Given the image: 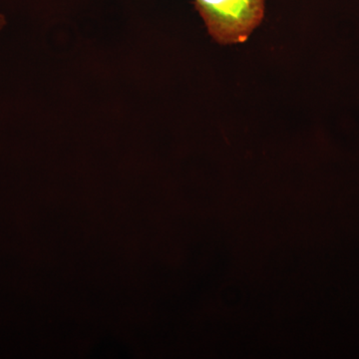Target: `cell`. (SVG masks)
<instances>
[{
	"label": "cell",
	"instance_id": "cell-1",
	"mask_svg": "<svg viewBox=\"0 0 359 359\" xmlns=\"http://www.w3.org/2000/svg\"><path fill=\"white\" fill-rule=\"evenodd\" d=\"M266 0H194L208 33L217 43H245L262 25Z\"/></svg>",
	"mask_w": 359,
	"mask_h": 359
},
{
	"label": "cell",
	"instance_id": "cell-2",
	"mask_svg": "<svg viewBox=\"0 0 359 359\" xmlns=\"http://www.w3.org/2000/svg\"><path fill=\"white\" fill-rule=\"evenodd\" d=\"M6 18L4 14L0 13V32L6 27Z\"/></svg>",
	"mask_w": 359,
	"mask_h": 359
}]
</instances>
